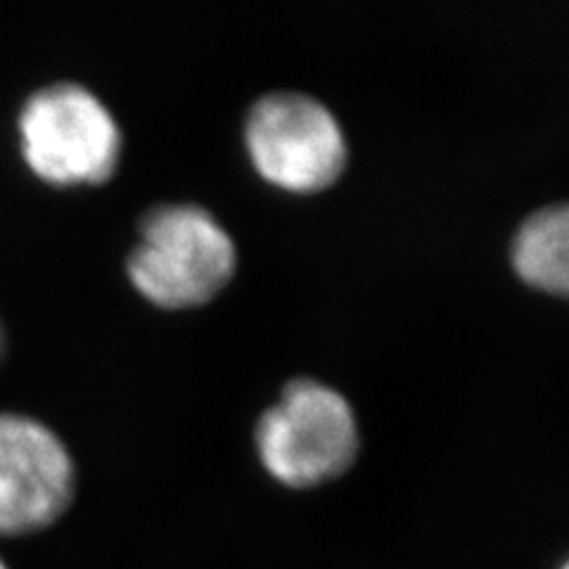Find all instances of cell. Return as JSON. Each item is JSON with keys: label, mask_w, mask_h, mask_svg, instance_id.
I'll return each instance as SVG.
<instances>
[{"label": "cell", "mask_w": 569, "mask_h": 569, "mask_svg": "<svg viewBox=\"0 0 569 569\" xmlns=\"http://www.w3.org/2000/svg\"><path fill=\"white\" fill-rule=\"evenodd\" d=\"M238 249L228 228L198 202H164L146 211L127 259L136 288L167 309L204 305L230 280Z\"/></svg>", "instance_id": "6da1fadb"}, {"label": "cell", "mask_w": 569, "mask_h": 569, "mask_svg": "<svg viewBox=\"0 0 569 569\" xmlns=\"http://www.w3.org/2000/svg\"><path fill=\"white\" fill-rule=\"evenodd\" d=\"M257 453L280 485L309 489L349 470L361 435L353 406L318 378H292L259 416Z\"/></svg>", "instance_id": "7a4b0ae2"}, {"label": "cell", "mask_w": 569, "mask_h": 569, "mask_svg": "<svg viewBox=\"0 0 569 569\" xmlns=\"http://www.w3.org/2000/svg\"><path fill=\"white\" fill-rule=\"evenodd\" d=\"M27 167L52 186H93L121 157V127L91 88L56 81L33 91L17 117Z\"/></svg>", "instance_id": "3957f363"}, {"label": "cell", "mask_w": 569, "mask_h": 569, "mask_svg": "<svg viewBox=\"0 0 569 569\" xmlns=\"http://www.w3.org/2000/svg\"><path fill=\"white\" fill-rule=\"evenodd\" d=\"M244 146L271 183L311 192L337 181L347 164V136L330 107L311 93L271 91L249 107Z\"/></svg>", "instance_id": "277c9868"}, {"label": "cell", "mask_w": 569, "mask_h": 569, "mask_svg": "<svg viewBox=\"0 0 569 569\" xmlns=\"http://www.w3.org/2000/svg\"><path fill=\"white\" fill-rule=\"evenodd\" d=\"M77 493V466L43 420L0 411V539L56 525Z\"/></svg>", "instance_id": "5b68a950"}, {"label": "cell", "mask_w": 569, "mask_h": 569, "mask_svg": "<svg viewBox=\"0 0 569 569\" xmlns=\"http://www.w3.org/2000/svg\"><path fill=\"white\" fill-rule=\"evenodd\" d=\"M510 259L525 282L565 295L569 271L567 204H546L531 211L515 230Z\"/></svg>", "instance_id": "8992f818"}, {"label": "cell", "mask_w": 569, "mask_h": 569, "mask_svg": "<svg viewBox=\"0 0 569 569\" xmlns=\"http://www.w3.org/2000/svg\"><path fill=\"white\" fill-rule=\"evenodd\" d=\"M3 353H6V328L0 323V361H3Z\"/></svg>", "instance_id": "52a82bcc"}, {"label": "cell", "mask_w": 569, "mask_h": 569, "mask_svg": "<svg viewBox=\"0 0 569 569\" xmlns=\"http://www.w3.org/2000/svg\"><path fill=\"white\" fill-rule=\"evenodd\" d=\"M0 569H10V567H8V562H6L3 558H0Z\"/></svg>", "instance_id": "ba28073f"}, {"label": "cell", "mask_w": 569, "mask_h": 569, "mask_svg": "<svg viewBox=\"0 0 569 569\" xmlns=\"http://www.w3.org/2000/svg\"><path fill=\"white\" fill-rule=\"evenodd\" d=\"M560 569H567V565H562V567H560Z\"/></svg>", "instance_id": "9c48e42d"}]
</instances>
